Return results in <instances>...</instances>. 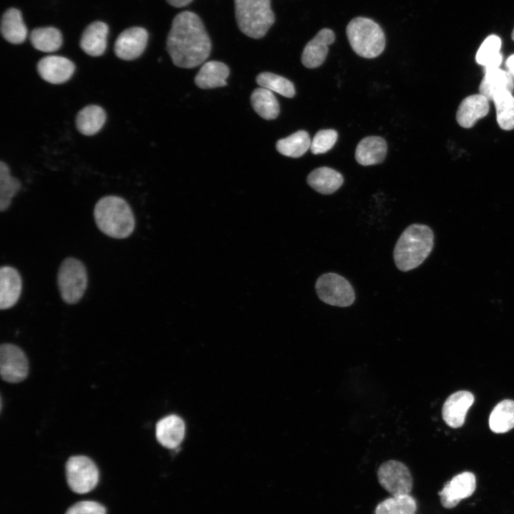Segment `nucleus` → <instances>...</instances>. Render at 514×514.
<instances>
[{
  "mask_svg": "<svg viewBox=\"0 0 514 514\" xmlns=\"http://www.w3.org/2000/svg\"><path fill=\"white\" fill-rule=\"evenodd\" d=\"M512 39L514 41V29L513 30L512 34H511Z\"/></svg>",
  "mask_w": 514,
  "mask_h": 514,
  "instance_id": "39",
  "label": "nucleus"
},
{
  "mask_svg": "<svg viewBox=\"0 0 514 514\" xmlns=\"http://www.w3.org/2000/svg\"><path fill=\"white\" fill-rule=\"evenodd\" d=\"M21 182L10 174L8 165L0 163V211H6L11 203L12 198L21 188Z\"/></svg>",
  "mask_w": 514,
  "mask_h": 514,
  "instance_id": "33",
  "label": "nucleus"
},
{
  "mask_svg": "<svg viewBox=\"0 0 514 514\" xmlns=\"http://www.w3.org/2000/svg\"><path fill=\"white\" fill-rule=\"evenodd\" d=\"M308 184L321 194H331L343 184L341 173L329 167H320L312 171L307 177Z\"/></svg>",
  "mask_w": 514,
  "mask_h": 514,
  "instance_id": "22",
  "label": "nucleus"
},
{
  "mask_svg": "<svg viewBox=\"0 0 514 514\" xmlns=\"http://www.w3.org/2000/svg\"><path fill=\"white\" fill-rule=\"evenodd\" d=\"M234 4L239 29L253 39L264 36L275 21L271 0H234Z\"/></svg>",
  "mask_w": 514,
  "mask_h": 514,
  "instance_id": "4",
  "label": "nucleus"
},
{
  "mask_svg": "<svg viewBox=\"0 0 514 514\" xmlns=\"http://www.w3.org/2000/svg\"><path fill=\"white\" fill-rule=\"evenodd\" d=\"M496 119L499 126L505 131L514 128V96L509 91L497 94L493 100Z\"/></svg>",
  "mask_w": 514,
  "mask_h": 514,
  "instance_id": "32",
  "label": "nucleus"
},
{
  "mask_svg": "<svg viewBox=\"0 0 514 514\" xmlns=\"http://www.w3.org/2000/svg\"><path fill=\"white\" fill-rule=\"evenodd\" d=\"M1 32L4 39L13 44H19L26 40L27 29L20 11L10 8L4 12L1 18Z\"/></svg>",
  "mask_w": 514,
  "mask_h": 514,
  "instance_id": "24",
  "label": "nucleus"
},
{
  "mask_svg": "<svg viewBox=\"0 0 514 514\" xmlns=\"http://www.w3.org/2000/svg\"><path fill=\"white\" fill-rule=\"evenodd\" d=\"M474 401L473 395L466 390L451 394L445 401L442 416L449 426L457 428L463 425L466 413Z\"/></svg>",
  "mask_w": 514,
  "mask_h": 514,
  "instance_id": "14",
  "label": "nucleus"
},
{
  "mask_svg": "<svg viewBox=\"0 0 514 514\" xmlns=\"http://www.w3.org/2000/svg\"><path fill=\"white\" fill-rule=\"evenodd\" d=\"M75 71L74 63L60 56H47L37 64V71L46 81L60 84L67 81Z\"/></svg>",
  "mask_w": 514,
  "mask_h": 514,
  "instance_id": "13",
  "label": "nucleus"
},
{
  "mask_svg": "<svg viewBox=\"0 0 514 514\" xmlns=\"http://www.w3.org/2000/svg\"><path fill=\"white\" fill-rule=\"evenodd\" d=\"M229 69L223 63L217 61L206 62L195 77L198 87L203 89H213L226 85Z\"/></svg>",
  "mask_w": 514,
  "mask_h": 514,
  "instance_id": "23",
  "label": "nucleus"
},
{
  "mask_svg": "<svg viewBox=\"0 0 514 514\" xmlns=\"http://www.w3.org/2000/svg\"><path fill=\"white\" fill-rule=\"evenodd\" d=\"M316 291L321 301L338 307H348L355 301V292L345 278L335 273H323L316 282Z\"/></svg>",
  "mask_w": 514,
  "mask_h": 514,
  "instance_id": "7",
  "label": "nucleus"
},
{
  "mask_svg": "<svg viewBox=\"0 0 514 514\" xmlns=\"http://www.w3.org/2000/svg\"><path fill=\"white\" fill-rule=\"evenodd\" d=\"M335 34L329 29H323L306 45L301 56L302 64L307 68L321 66L327 56L328 45L333 43Z\"/></svg>",
  "mask_w": 514,
  "mask_h": 514,
  "instance_id": "15",
  "label": "nucleus"
},
{
  "mask_svg": "<svg viewBox=\"0 0 514 514\" xmlns=\"http://www.w3.org/2000/svg\"><path fill=\"white\" fill-rule=\"evenodd\" d=\"M94 216L99 229L114 238H125L133 231L135 218L129 204L116 196H106L96 203Z\"/></svg>",
  "mask_w": 514,
  "mask_h": 514,
  "instance_id": "3",
  "label": "nucleus"
},
{
  "mask_svg": "<svg viewBox=\"0 0 514 514\" xmlns=\"http://www.w3.org/2000/svg\"><path fill=\"white\" fill-rule=\"evenodd\" d=\"M338 138V133L333 129L318 131L314 136L310 149L313 154H321L333 148Z\"/></svg>",
  "mask_w": 514,
  "mask_h": 514,
  "instance_id": "35",
  "label": "nucleus"
},
{
  "mask_svg": "<svg viewBox=\"0 0 514 514\" xmlns=\"http://www.w3.org/2000/svg\"><path fill=\"white\" fill-rule=\"evenodd\" d=\"M387 148L386 141L382 137L368 136L358 143L355 157L362 166L381 163L386 158Z\"/></svg>",
  "mask_w": 514,
  "mask_h": 514,
  "instance_id": "21",
  "label": "nucleus"
},
{
  "mask_svg": "<svg viewBox=\"0 0 514 514\" xmlns=\"http://www.w3.org/2000/svg\"><path fill=\"white\" fill-rule=\"evenodd\" d=\"M489 111V100L481 94H474L465 97L460 104L456 120L463 128L473 127L480 119L485 116Z\"/></svg>",
  "mask_w": 514,
  "mask_h": 514,
  "instance_id": "16",
  "label": "nucleus"
},
{
  "mask_svg": "<svg viewBox=\"0 0 514 514\" xmlns=\"http://www.w3.org/2000/svg\"><path fill=\"white\" fill-rule=\"evenodd\" d=\"M106 119V112L101 106L89 105L78 112L76 126L81 133L93 136L101 130Z\"/></svg>",
  "mask_w": 514,
  "mask_h": 514,
  "instance_id": "25",
  "label": "nucleus"
},
{
  "mask_svg": "<svg viewBox=\"0 0 514 514\" xmlns=\"http://www.w3.org/2000/svg\"><path fill=\"white\" fill-rule=\"evenodd\" d=\"M251 101L255 111L264 119H274L279 114L278 102L268 89L262 87L255 89L251 94Z\"/></svg>",
  "mask_w": 514,
  "mask_h": 514,
  "instance_id": "28",
  "label": "nucleus"
},
{
  "mask_svg": "<svg viewBox=\"0 0 514 514\" xmlns=\"http://www.w3.org/2000/svg\"><path fill=\"white\" fill-rule=\"evenodd\" d=\"M192 1L193 0H166L170 5L177 8L186 6Z\"/></svg>",
  "mask_w": 514,
  "mask_h": 514,
  "instance_id": "37",
  "label": "nucleus"
},
{
  "mask_svg": "<svg viewBox=\"0 0 514 514\" xmlns=\"http://www.w3.org/2000/svg\"><path fill=\"white\" fill-rule=\"evenodd\" d=\"M377 476L381 485L392 496L410 494L413 478L403 463L394 460L383 463L378 469Z\"/></svg>",
  "mask_w": 514,
  "mask_h": 514,
  "instance_id": "9",
  "label": "nucleus"
},
{
  "mask_svg": "<svg viewBox=\"0 0 514 514\" xmlns=\"http://www.w3.org/2000/svg\"><path fill=\"white\" fill-rule=\"evenodd\" d=\"M87 281L86 269L81 261L72 257L62 261L57 273V284L65 303H78L85 293Z\"/></svg>",
  "mask_w": 514,
  "mask_h": 514,
  "instance_id": "6",
  "label": "nucleus"
},
{
  "mask_svg": "<svg viewBox=\"0 0 514 514\" xmlns=\"http://www.w3.org/2000/svg\"><path fill=\"white\" fill-rule=\"evenodd\" d=\"M434 245V234L430 227L421 223L408 226L397 241L393 259L401 271L418 267L429 256Z\"/></svg>",
  "mask_w": 514,
  "mask_h": 514,
  "instance_id": "2",
  "label": "nucleus"
},
{
  "mask_svg": "<svg viewBox=\"0 0 514 514\" xmlns=\"http://www.w3.org/2000/svg\"><path fill=\"white\" fill-rule=\"evenodd\" d=\"M484 73L479 86L480 94L493 101L494 97L501 92L513 93L514 80L508 71L497 68L485 71Z\"/></svg>",
  "mask_w": 514,
  "mask_h": 514,
  "instance_id": "18",
  "label": "nucleus"
},
{
  "mask_svg": "<svg viewBox=\"0 0 514 514\" xmlns=\"http://www.w3.org/2000/svg\"><path fill=\"white\" fill-rule=\"evenodd\" d=\"M500 46L501 40L495 35L488 36L480 46L475 60L478 64L484 66V71L499 68L503 61Z\"/></svg>",
  "mask_w": 514,
  "mask_h": 514,
  "instance_id": "27",
  "label": "nucleus"
},
{
  "mask_svg": "<svg viewBox=\"0 0 514 514\" xmlns=\"http://www.w3.org/2000/svg\"><path fill=\"white\" fill-rule=\"evenodd\" d=\"M185 434V425L177 415H171L161 419L156 426V437L161 445L175 448L181 443Z\"/></svg>",
  "mask_w": 514,
  "mask_h": 514,
  "instance_id": "19",
  "label": "nucleus"
},
{
  "mask_svg": "<svg viewBox=\"0 0 514 514\" xmlns=\"http://www.w3.org/2000/svg\"><path fill=\"white\" fill-rule=\"evenodd\" d=\"M475 488L476 480L473 473H459L447 482L438 493L440 503L445 508H453L463 499L470 497Z\"/></svg>",
  "mask_w": 514,
  "mask_h": 514,
  "instance_id": "11",
  "label": "nucleus"
},
{
  "mask_svg": "<svg viewBox=\"0 0 514 514\" xmlns=\"http://www.w3.org/2000/svg\"><path fill=\"white\" fill-rule=\"evenodd\" d=\"M29 372V363L24 352L17 346L4 343L0 347V374L8 383L24 381Z\"/></svg>",
  "mask_w": 514,
  "mask_h": 514,
  "instance_id": "10",
  "label": "nucleus"
},
{
  "mask_svg": "<svg viewBox=\"0 0 514 514\" xmlns=\"http://www.w3.org/2000/svg\"><path fill=\"white\" fill-rule=\"evenodd\" d=\"M22 289L21 277L19 271L11 266L0 269V308L9 309L18 301Z\"/></svg>",
  "mask_w": 514,
  "mask_h": 514,
  "instance_id": "17",
  "label": "nucleus"
},
{
  "mask_svg": "<svg viewBox=\"0 0 514 514\" xmlns=\"http://www.w3.org/2000/svg\"><path fill=\"white\" fill-rule=\"evenodd\" d=\"M108 26L102 21L90 24L84 31L80 46L88 55L99 56L102 55L107 45Z\"/></svg>",
  "mask_w": 514,
  "mask_h": 514,
  "instance_id": "20",
  "label": "nucleus"
},
{
  "mask_svg": "<svg viewBox=\"0 0 514 514\" xmlns=\"http://www.w3.org/2000/svg\"><path fill=\"white\" fill-rule=\"evenodd\" d=\"M66 481L70 489L84 494L94 489L99 482V470L94 462L87 456L70 457L66 463Z\"/></svg>",
  "mask_w": 514,
  "mask_h": 514,
  "instance_id": "8",
  "label": "nucleus"
},
{
  "mask_svg": "<svg viewBox=\"0 0 514 514\" xmlns=\"http://www.w3.org/2000/svg\"><path fill=\"white\" fill-rule=\"evenodd\" d=\"M346 34L353 50L360 56L373 59L385 49L384 33L372 19L365 17L352 19L346 27Z\"/></svg>",
  "mask_w": 514,
  "mask_h": 514,
  "instance_id": "5",
  "label": "nucleus"
},
{
  "mask_svg": "<svg viewBox=\"0 0 514 514\" xmlns=\"http://www.w3.org/2000/svg\"><path fill=\"white\" fill-rule=\"evenodd\" d=\"M32 46L43 52L57 51L62 44V36L54 27H40L34 29L30 34Z\"/></svg>",
  "mask_w": 514,
  "mask_h": 514,
  "instance_id": "30",
  "label": "nucleus"
},
{
  "mask_svg": "<svg viewBox=\"0 0 514 514\" xmlns=\"http://www.w3.org/2000/svg\"><path fill=\"white\" fill-rule=\"evenodd\" d=\"M166 49L174 65L196 67L208 57L211 43L200 17L191 11L178 14L173 19Z\"/></svg>",
  "mask_w": 514,
  "mask_h": 514,
  "instance_id": "1",
  "label": "nucleus"
},
{
  "mask_svg": "<svg viewBox=\"0 0 514 514\" xmlns=\"http://www.w3.org/2000/svg\"><path fill=\"white\" fill-rule=\"evenodd\" d=\"M106 510L101 504L91 500L78 502L71 505L65 514H106Z\"/></svg>",
  "mask_w": 514,
  "mask_h": 514,
  "instance_id": "36",
  "label": "nucleus"
},
{
  "mask_svg": "<svg viewBox=\"0 0 514 514\" xmlns=\"http://www.w3.org/2000/svg\"><path fill=\"white\" fill-rule=\"evenodd\" d=\"M311 141L308 133L300 130L291 136L278 140L276 143L277 151L283 156L298 158L310 148Z\"/></svg>",
  "mask_w": 514,
  "mask_h": 514,
  "instance_id": "29",
  "label": "nucleus"
},
{
  "mask_svg": "<svg viewBox=\"0 0 514 514\" xmlns=\"http://www.w3.org/2000/svg\"><path fill=\"white\" fill-rule=\"evenodd\" d=\"M505 66L508 71L514 78V54L510 56L505 61Z\"/></svg>",
  "mask_w": 514,
  "mask_h": 514,
  "instance_id": "38",
  "label": "nucleus"
},
{
  "mask_svg": "<svg viewBox=\"0 0 514 514\" xmlns=\"http://www.w3.org/2000/svg\"><path fill=\"white\" fill-rule=\"evenodd\" d=\"M417 510L415 499L410 495L391 496L381 502L375 509V514H415Z\"/></svg>",
  "mask_w": 514,
  "mask_h": 514,
  "instance_id": "31",
  "label": "nucleus"
},
{
  "mask_svg": "<svg viewBox=\"0 0 514 514\" xmlns=\"http://www.w3.org/2000/svg\"><path fill=\"white\" fill-rule=\"evenodd\" d=\"M256 83L262 88L275 91L285 97L292 98L296 94L294 86L288 79L270 72H263L256 77Z\"/></svg>",
  "mask_w": 514,
  "mask_h": 514,
  "instance_id": "34",
  "label": "nucleus"
},
{
  "mask_svg": "<svg viewBox=\"0 0 514 514\" xmlns=\"http://www.w3.org/2000/svg\"><path fill=\"white\" fill-rule=\"evenodd\" d=\"M148 37V32L141 27L135 26L124 30L115 42V54L126 61L138 58L146 49Z\"/></svg>",
  "mask_w": 514,
  "mask_h": 514,
  "instance_id": "12",
  "label": "nucleus"
},
{
  "mask_svg": "<svg viewBox=\"0 0 514 514\" xmlns=\"http://www.w3.org/2000/svg\"><path fill=\"white\" fill-rule=\"evenodd\" d=\"M489 426L496 433H506L514 428V400L505 399L495 406L490 415Z\"/></svg>",
  "mask_w": 514,
  "mask_h": 514,
  "instance_id": "26",
  "label": "nucleus"
}]
</instances>
